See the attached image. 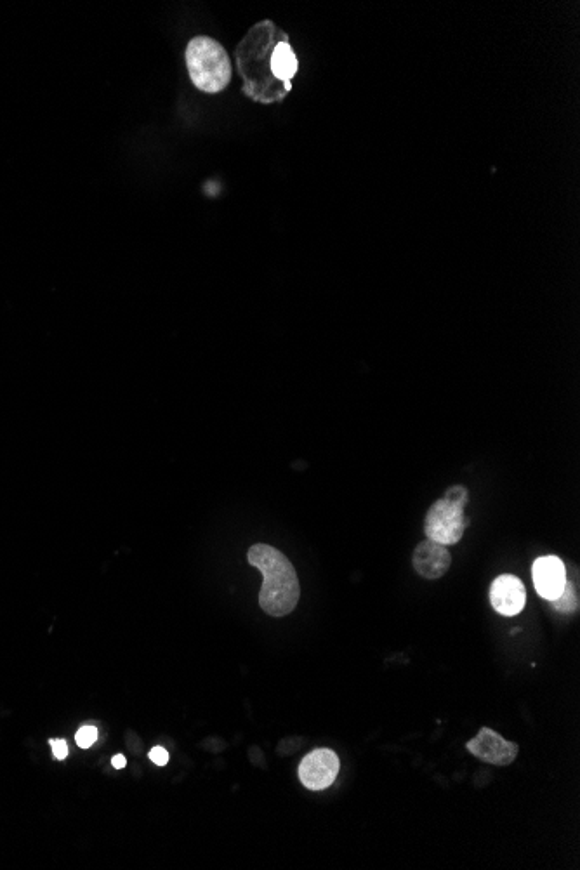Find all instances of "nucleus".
Listing matches in <instances>:
<instances>
[{
	"instance_id": "f257e3e1",
	"label": "nucleus",
	"mask_w": 580,
	"mask_h": 870,
	"mask_svg": "<svg viewBox=\"0 0 580 870\" xmlns=\"http://www.w3.org/2000/svg\"><path fill=\"white\" fill-rule=\"evenodd\" d=\"M284 35L271 21H261L235 49L245 96L264 105L282 101L289 94L271 73V54Z\"/></svg>"
},
{
	"instance_id": "f03ea898",
	"label": "nucleus",
	"mask_w": 580,
	"mask_h": 870,
	"mask_svg": "<svg viewBox=\"0 0 580 870\" xmlns=\"http://www.w3.org/2000/svg\"><path fill=\"white\" fill-rule=\"evenodd\" d=\"M247 558L263 574L259 607L271 617H285L294 612L301 598V586L292 561L268 544H254Z\"/></svg>"
},
{
	"instance_id": "7ed1b4c3",
	"label": "nucleus",
	"mask_w": 580,
	"mask_h": 870,
	"mask_svg": "<svg viewBox=\"0 0 580 870\" xmlns=\"http://www.w3.org/2000/svg\"><path fill=\"white\" fill-rule=\"evenodd\" d=\"M186 66L193 86L202 93L225 91L231 80V61L225 47L211 37H195L186 47Z\"/></svg>"
},
{
	"instance_id": "20e7f679",
	"label": "nucleus",
	"mask_w": 580,
	"mask_h": 870,
	"mask_svg": "<svg viewBox=\"0 0 580 870\" xmlns=\"http://www.w3.org/2000/svg\"><path fill=\"white\" fill-rule=\"evenodd\" d=\"M469 504L468 488L462 485L450 487L440 501H436L426 513L424 534L429 541L443 546L459 544L469 525L466 506Z\"/></svg>"
},
{
	"instance_id": "39448f33",
	"label": "nucleus",
	"mask_w": 580,
	"mask_h": 870,
	"mask_svg": "<svg viewBox=\"0 0 580 870\" xmlns=\"http://www.w3.org/2000/svg\"><path fill=\"white\" fill-rule=\"evenodd\" d=\"M341 761L336 752L330 749L311 751L299 765V780L310 791L329 789L339 775Z\"/></svg>"
},
{
	"instance_id": "423d86ee",
	"label": "nucleus",
	"mask_w": 580,
	"mask_h": 870,
	"mask_svg": "<svg viewBox=\"0 0 580 870\" xmlns=\"http://www.w3.org/2000/svg\"><path fill=\"white\" fill-rule=\"evenodd\" d=\"M466 747L475 758L495 766H508L515 763L518 752H520V747L516 742L504 739L499 733L494 732L492 728H487V726H483L475 739L469 740Z\"/></svg>"
},
{
	"instance_id": "0eeeda50",
	"label": "nucleus",
	"mask_w": 580,
	"mask_h": 870,
	"mask_svg": "<svg viewBox=\"0 0 580 870\" xmlns=\"http://www.w3.org/2000/svg\"><path fill=\"white\" fill-rule=\"evenodd\" d=\"M567 577V567L558 556H542L534 561L532 579L535 591L544 600H556L565 589Z\"/></svg>"
},
{
	"instance_id": "6e6552de",
	"label": "nucleus",
	"mask_w": 580,
	"mask_h": 870,
	"mask_svg": "<svg viewBox=\"0 0 580 870\" xmlns=\"http://www.w3.org/2000/svg\"><path fill=\"white\" fill-rule=\"evenodd\" d=\"M490 603L495 612L504 617H515L527 603L525 584L515 575H499L490 586Z\"/></svg>"
},
{
	"instance_id": "1a4fd4ad",
	"label": "nucleus",
	"mask_w": 580,
	"mask_h": 870,
	"mask_svg": "<svg viewBox=\"0 0 580 870\" xmlns=\"http://www.w3.org/2000/svg\"><path fill=\"white\" fill-rule=\"evenodd\" d=\"M412 565H414V570H416L417 574L424 577V579H440V577L449 572L450 565H452V556H450L447 546L426 539L414 551Z\"/></svg>"
},
{
	"instance_id": "9d476101",
	"label": "nucleus",
	"mask_w": 580,
	"mask_h": 870,
	"mask_svg": "<svg viewBox=\"0 0 580 870\" xmlns=\"http://www.w3.org/2000/svg\"><path fill=\"white\" fill-rule=\"evenodd\" d=\"M299 70V61H297L296 53L289 44V37L285 33L282 39L278 40L277 46L271 54V73L273 77L285 87V91L290 93L292 89V79L296 77Z\"/></svg>"
},
{
	"instance_id": "9b49d317",
	"label": "nucleus",
	"mask_w": 580,
	"mask_h": 870,
	"mask_svg": "<svg viewBox=\"0 0 580 870\" xmlns=\"http://www.w3.org/2000/svg\"><path fill=\"white\" fill-rule=\"evenodd\" d=\"M551 605H553L554 610H558L560 613H574L575 610L579 608V593H577V587H575L574 582L568 579V577L563 593H561L556 600L551 601Z\"/></svg>"
},
{
	"instance_id": "f8f14e48",
	"label": "nucleus",
	"mask_w": 580,
	"mask_h": 870,
	"mask_svg": "<svg viewBox=\"0 0 580 870\" xmlns=\"http://www.w3.org/2000/svg\"><path fill=\"white\" fill-rule=\"evenodd\" d=\"M75 740L82 749H89L98 740V728L96 726H82L75 735Z\"/></svg>"
},
{
	"instance_id": "ddd939ff",
	"label": "nucleus",
	"mask_w": 580,
	"mask_h": 870,
	"mask_svg": "<svg viewBox=\"0 0 580 870\" xmlns=\"http://www.w3.org/2000/svg\"><path fill=\"white\" fill-rule=\"evenodd\" d=\"M150 759L155 765L165 766L169 763V752L165 751L164 747H153L150 751Z\"/></svg>"
},
{
	"instance_id": "4468645a",
	"label": "nucleus",
	"mask_w": 580,
	"mask_h": 870,
	"mask_svg": "<svg viewBox=\"0 0 580 870\" xmlns=\"http://www.w3.org/2000/svg\"><path fill=\"white\" fill-rule=\"evenodd\" d=\"M49 744L53 747L54 758L60 759V761L66 759V756H68V745H66L65 740H51Z\"/></svg>"
},
{
	"instance_id": "2eb2a0df",
	"label": "nucleus",
	"mask_w": 580,
	"mask_h": 870,
	"mask_svg": "<svg viewBox=\"0 0 580 870\" xmlns=\"http://www.w3.org/2000/svg\"><path fill=\"white\" fill-rule=\"evenodd\" d=\"M112 765L117 768V770H122V768H126L127 759L126 756H122V754H117L115 758H113Z\"/></svg>"
}]
</instances>
